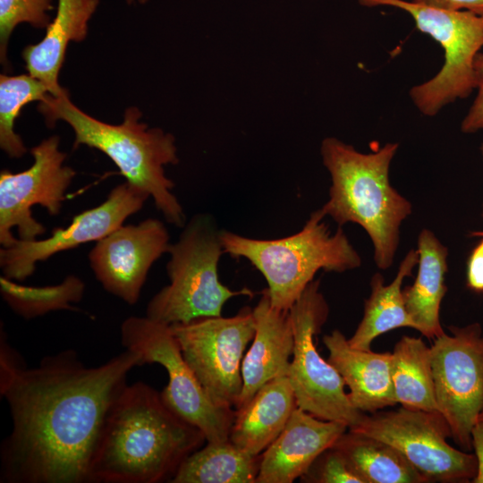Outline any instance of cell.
<instances>
[{"mask_svg": "<svg viewBox=\"0 0 483 483\" xmlns=\"http://www.w3.org/2000/svg\"><path fill=\"white\" fill-rule=\"evenodd\" d=\"M1 333L0 394L13 429L0 447V482L91 483L107 415L141 356L125 349L88 368L69 349L29 368Z\"/></svg>", "mask_w": 483, "mask_h": 483, "instance_id": "6da1fadb", "label": "cell"}, {"mask_svg": "<svg viewBox=\"0 0 483 483\" xmlns=\"http://www.w3.org/2000/svg\"><path fill=\"white\" fill-rule=\"evenodd\" d=\"M206 442L202 431L170 410L156 389L141 381L127 385L107 415L90 481L171 482Z\"/></svg>", "mask_w": 483, "mask_h": 483, "instance_id": "7a4b0ae2", "label": "cell"}, {"mask_svg": "<svg viewBox=\"0 0 483 483\" xmlns=\"http://www.w3.org/2000/svg\"><path fill=\"white\" fill-rule=\"evenodd\" d=\"M399 148L388 142L362 153L352 145L328 137L320 147L322 161L331 176L329 199L320 208L338 226H361L374 248L380 269L394 263L400 242V227L411 214V203L390 183V165Z\"/></svg>", "mask_w": 483, "mask_h": 483, "instance_id": "3957f363", "label": "cell"}, {"mask_svg": "<svg viewBox=\"0 0 483 483\" xmlns=\"http://www.w3.org/2000/svg\"><path fill=\"white\" fill-rule=\"evenodd\" d=\"M48 127L58 120L73 130V149L80 145L94 148L106 155L118 167L125 182L147 192L165 220L183 227L186 216L172 192L174 182L166 177L165 166L179 162L175 139L159 128H148L140 122V111L130 107L121 124L101 122L78 108L70 100L67 89L57 97L48 94L38 105Z\"/></svg>", "mask_w": 483, "mask_h": 483, "instance_id": "277c9868", "label": "cell"}, {"mask_svg": "<svg viewBox=\"0 0 483 483\" xmlns=\"http://www.w3.org/2000/svg\"><path fill=\"white\" fill-rule=\"evenodd\" d=\"M319 208L298 233L279 239H253L221 230L224 252L243 258L267 281L273 307L290 310L319 270L343 273L361 265L360 254L341 226L332 233Z\"/></svg>", "mask_w": 483, "mask_h": 483, "instance_id": "5b68a950", "label": "cell"}, {"mask_svg": "<svg viewBox=\"0 0 483 483\" xmlns=\"http://www.w3.org/2000/svg\"><path fill=\"white\" fill-rule=\"evenodd\" d=\"M182 228L167 251L169 284L150 299L146 317L168 326L187 323L222 316L224 305L233 297L254 296L247 287L232 290L220 282L218 264L225 252L221 230L211 215L196 214Z\"/></svg>", "mask_w": 483, "mask_h": 483, "instance_id": "8992f818", "label": "cell"}, {"mask_svg": "<svg viewBox=\"0 0 483 483\" xmlns=\"http://www.w3.org/2000/svg\"><path fill=\"white\" fill-rule=\"evenodd\" d=\"M364 6H392L408 13L417 29L444 50V64L428 80L415 85L410 97L424 115H436L445 106L476 90L475 59L483 47V15L449 11L410 0H358Z\"/></svg>", "mask_w": 483, "mask_h": 483, "instance_id": "52a82bcc", "label": "cell"}, {"mask_svg": "<svg viewBox=\"0 0 483 483\" xmlns=\"http://www.w3.org/2000/svg\"><path fill=\"white\" fill-rule=\"evenodd\" d=\"M328 312L327 302L320 292V281L313 280L290 309L294 348L287 377L297 407L318 419L342 422L351 429L365 413L352 405L344 391L343 377L323 359L314 342Z\"/></svg>", "mask_w": 483, "mask_h": 483, "instance_id": "ba28073f", "label": "cell"}, {"mask_svg": "<svg viewBox=\"0 0 483 483\" xmlns=\"http://www.w3.org/2000/svg\"><path fill=\"white\" fill-rule=\"evenodd\" d=\"M121 340L125 349L140 353L143 365L157 363L165 368L168 384L160 394L170 410L199 428L207 442L229 440L235 410L219 407L209 399L170 326L146 316L130 317L122 323Z\"/></svg>", "mask_w": 483, "mask_h": 483, "instance_id": "9c48e42d", "label": "cell"}, {"mask_svg": "<svg viewBox=\"0 0 483 483\" xmlns=\"http://www.w3.org/2000/svg\"><path fill=\"white\" fill-rule=\"evenodd\" d=\"M170 328L209 399L219 407L235 408L242 389L244 352L256 331L253 309L244 307L230 318H199Z\"/></svg>", "mask_w": 483, "mask_h": 483, "instance_id": "30bf717a", "label": "cell"}, {"mask_svg": "<svg viewBox=\"0 0 483 483\" xmlns=\"http://www.w3.org/2000/svg\"><path fill=\"white\" fill-rule=\"evenodd\" d=\"M394 446L427 482H468L477 475L474 453L447 442L450 428L438 411L401 407L364 415L351 428Z\"/></svg>", "mask_w": 483, "mask_h": 483, "instance_id": "8fae6325", "label": "cell"}, {"mask_svg": "<svg viewBox=\"0 0 483 483\" xmlns=\"http://www.w3.org/2000/svg\"><path fill=\"white\" fill-rule=\"evenodd\" d=\"M448 329L430 346L436 400L453 440L470 452L471 430L483 413V328L475 322Z\"/></svg>", "mask_w": 483, "mask_h": 483, "instance_id": "7c38bea8", "label": "cell"}, {"mask_svg": "<svg viewBox=\"0 0 483 483\" xmlns=\"http://www.w3.org/2000/svg\"><path fill=\"white\" fill-rule=\"evenodd\" d=\"M60 139L54 135L30 149L32 165L17 174L9 170L0 173V243L11 246L17 238L36 240L45 233V226L32 216V208L39 205L50 216L60 213L65 194L76 172L64 165L66 154L60 151Z\"/></svg>", "mask_w": 483, "mask_h": 483, "instance_id": "4fadbf2b", "label": "cell"}, {"mask_svg": "<svg viewBox=\"0 0 483 483\" xmlns=\"http://www.w3.org/2000/svg\"><path fill=\"white\" fill-rule=\"evenodd\" d=\"M150 196L127 182L115 186L101 204L76 215L65 228L56 227L42 240L20 238L0 250V267L4 276L24 281L36 264L56 253L81 244L97 242L123 225L130 216L140 210Z\"/></svg>", "mask_w": 483, "mask_h": 483, "instance_id": "5bb4252c", "label": "cell"}, {"mask_svg": "<svg viewBox=\"0 0 483 483\" xmlns=\"http://www.w3.org/2000/svg\"><path fill=\"white\" fill-rule=\"evenodd\" d=\"M170 244L165 225L157 218L123 225L96 242L89 253V267L107 292L133 305L150 267Z\"/></svg>", "mask_w": 483, "mask_h": 483, "instance_id": "9a60e30c", "label": "cell"}, {"mask_svg": "<svg viewBox=\"0 0 483 483\" xmlns=\"http://www.w3.org/2000/svg\"><path fill=\"white\" fill-rule=\"evenodd\" d=\"M348 429L296 407L275 440L260 454L256 483H292Z\"/></svg>", "mask_w": 483, "mask_h": 483, "instance_id": "2e32d148", "label": "cell"}, {"mask_svg": "<svg viewBox=\"0 0 483 483\" xmlns=\"http://www.w3.org/2000/svg\"><path fill=\"white\" fill-rule=\"evenodd\" d=\"M256 331L242 364V389L234 410L244 407L260 387L287 376L294 337L290 310L273 307L265 290L253 309Z\"/></svg>", "mask_w": 483, "mask_h": 483, "instance_id": "e0dca14e", "label": "cell"}, {"mask_svg": "<svg viewBox=\"0 0 483 483\" xmlns=\"http://www.w3.org/2000/svg\"><path fill=\"white\" fill-rule=\"evenodd\" d=\"M323 342L329 352L327 360L349 387L348 396L356 409L373 413L397 403L391 377L392 352L355 349L337 329L326 335Z\"/></svg>", "mask_w": 483, "mask_h": 483, "instance_id": "ac0fdd59", "label": "cell"}, {"mask_svg": "<svg viewBox=\"0 0 483 483\" xmlns=\"http://www.w3.org/2000/svg\"><path fill=\"white\" fill-rule=\"evenodd\" d=\"M297 407L287 376L266 383L235 417L230 442L243 453L260 455L280 435Z\"/></svg>", "mask_w": 483, "mask_h": 483, "instance_id": "d6986e66", "label": "cell"}, {"mask_svg": "<svg viewBox=\"0 0 483 483\" xmlns=\"http://www.w3.org/2000/svg\"><path fill=\"white\" fill-rule=\"evenodd\" d=\"M98 4L99 0H58L55 17L44 38L22 51L29 74L47 85L55 97L65 89L59 85L58 75L68 44L86 38L88 22Z\"/></svg>", "mask_w": 483, "mask_h": 483, "instance_id": "ffe728a7", "label": "cell"}, {"mask_svg": "<svg viewBox=\"0 0 483 483\" xmlns=\"http://www.w3.org/2000/svg\"><path fill=\"white\" fill-rule=\"evenodd\" d=\"M418 273L412 285L402 290L405 307L424 336L434 339L443 330L439 311L446 293L448 249L428 229L418 237Z\"/></svg>", "mask_w": 483, "mask_h": 483, "instance_id": "44dd1931", "label": "cell"}, {"mask_svg": "<svg viewBox=\"0 0 483 483\" xmlns=\"http://www.w3.org/2000/svg\"><path fill=\"white\" fill-rule=\"evenodd\" d=\"M418 261V250H411L402 260L394 279L388 284H385L380 273L373 275L370 295L364 301L362 319L348 339L352 347L370 351L373 341L388 331L399 327L418 330L416 322L405 307L402 290L403 280L411 276Z\"/></svg>", "mask_w": 483, "mask_h": 483, "instance_id": "7402d4cb", "label": "cell"}, {"mask_svg": "<svg viewBox=\"0 0 483 483\" xmlns=\"http://www.w3.org/2000/svg\"><path fill=\"white\" fill-rule=\"evenodd\" d=\"M362 483H425L422 475L391 445L347 429L332 445Z\"/></svg>", "mask_w": 483, "mask_h": 483, "instance_id": "603a6c76", "label": "cell"}, {"mask_svg": "<svg viewBox=\"0 0 483 483\" xmlns=\"http://www.w3.org/2000/svg\"><path fill=\"white\" fill-rule=\"evenodd\" d=\"M391 377L397 403L423 411H438L430 347L419 337L403 335L394 345Z\"/></svg>", "mask_w": 483, "mask_h": 483, "instance_id": "cb8c5ba5", "label": "cell"}, {"mask_svg": "<svg viewBox=\"0 0 483 483\" xmlns=\"http://www.w3.org/2000/svg\"><path fill=\"white\" fill-rule=\"evenodd\" d=\"M260 455L251 456L230 440L208 443L181 464L172 483H256Z\"/></svg>", "mask_w": 483, "mask_h": 483, "instance_id": "d4e9b609", "label": "cell"}, {"mask_svg": "<svg viewBox=\"0 0 483 483\" xmlns=\"http://www.w3.org/2000/svg\"><path fill=\"white\" fill-rule=\"evenodd\" d=\"M85 284L76 275H68L55 285L28 286L4 275L0 277V292L10 309L24 319H31L62 309H74L84 294Z\"/></svg>", "mask_w": 483, "mask_h": 483, "instance_id": "484cf974", "label": "cell"}, {"mask_svg": "<svg viewBox=\"0 0 483 483\" xmlns=\"http://www.w3.org/2000/svg\"><path fill=\"white\" fill-rule=\"evenodd\" d=\"M47 85L30 74L0 76V147L11 157H21L27 148L13 127L21 108L32 101H44Z\"/></svg>", "mask_w": 483, "mask_h": 483, "instance_id": "4316f807", "label": "cell"}, {"mask_svg": "<svg viewBox=\"0 0 483 483\" xmlns=\"http://www.w3.org/2000/svg\"><path fill=\"white\" fill-rule=\"evenodd\" d=\"M53 0H0V55L5 64L6 48L14 28L27 22L36 28H47L50 16L47 12L54 8Z\"/></svg>", "mask_w": 483, "mask_h": 483, "instance_id": "83f0119b", "label": "cell"}, {"mask_svg": "<svg viewBox=\"0 0 483 483\" xmlns=\"http://www.w3.org/2000/svg\"><path fill=\"white\" fill-rule=\"evenodd\" d=\"M300 479L305 483H362L333 446L322 452Z\"/></svg>", "mask_w": 483, "mask_h": 483, "instance_id": "f1b7e54d", "label": "cell"}, {"mask_svg": "<svg viewBox=\"0 0 483 483\" xmlns=\"http://www.w3.org/2000/svg\"><path fill=\"white\" fill-rule=\"evenodd\" d=\"M476 97L462 122V131L464 133H475L483 128V53L475 59Z\"/></svg>", "mask_w": 483, "mask_h": 483, "instance_id": "f546056e", "label": "cell"}, {"mask_svg": "<svg viewBox=\"0 0 483 483\" xmlns=\"http://www.w3.org/2000/svg\"><path fill=\"white\" fill-rule=\"evenodd\" d=\"M482 237L473 249L467 264V285L476 292H483V232L473 233Z\"/></svg>", "mask_w": 483, "mask_h": 483, "instance_id": "4dcf8cb0", "label": "cell"}, {"mask_svg": "<svg viewBox=\"0 0 483 483\" xmlns=\"http://www.w3.org/2000/svg\"><path fill=\"white\" fill-rule=\"evenodd\" d=\"M425 5L449 10L468 11L483 15V0H411Z\"/></svg>", "mask_w": 483, "mask_h": 483, "instance_id": "1f68e13d", "label": "cell"}, {"mask_svg": "<svg viewBox=\"0 0 483 483\" xmlns=\"http://www.w3.org/2000/svg\"><path fill=\"white\" fill-rule=\"evenodd\" d=\"M471 445L477 458V475L473 483H483V419H479L471 430Z\"/></svg>", "mask_w": 483, "mask_h": 483, "instance_id": "d6a6232c", "label": "cell"}, {"mask_svg": "<svg viewBox=\"0 0 483 483\" xmlns=\"http://www.w3.org/2000/svg\"><path fill=\"white\" fill-rule=\"evenodd\" d=\"M128 4H131L133 2V0H126ZM140 4H145L147 3L148 0H138Z\"/></svg>", "mask_w": 483, "mask_h": 483, "instance_id": "836d02e7", "label": "cell"}, {"mask_svg": "<svg viewBox=\"0 0 483 483\" xmlns=\"http://www.w3.org/2000/svg\"><path fill=\"white\" fill-rule=\"evenodd\" d=\"M481 131H483V128H482ZM480 153H481V157H482V160H483V142H482V144L480 146Z\"/></svg>", "mask_w": 483, "mask_h": 483, "instance_id": "e575fe53", "label": "cell"}, {"mask_svg": "<svg viewBox=\"0 0 483 483\" xmlns=\"http://www.w3.org/2000/svg\"><path fill=\"white\" fill-rule=\"evenodd\" d=\"M479 419H483V413H481V414L479 415L478 420H479Z\"/></svg>", "mask_w": 483, "mask_h": 483, "instance_id": "d590c367", "label": "cell"}, {"mask_svg": "<svg viewBox=\"0 0 483 483\" xmlns=\"http://www.w3.org/2000/svg\"><path fill=\"white\" fill-rule=\"evenodd\" d=\"M482 217H483V203H482Z\"/></svg>", "mask_w": 483, "mask_h": 483, "instance_id": "8d00e7d4", "label": "cell"}, {"mask_svg": "<svg viewBox=\"0 0 483 483\" xmlns=\"http://www.w3.org/2000/svg\"><path fill=\"white\" fill-rule=\"evenodd\" d=\"M410 1H411V0H410Z\"/></svg>", "mask_w": 483, "mask_h": 483, "instance_id": "74e56055", "label": "cell"}]
</instances>
